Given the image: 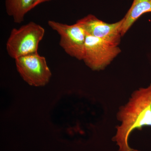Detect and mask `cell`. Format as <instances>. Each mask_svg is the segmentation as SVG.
Masks as SVG:
<instances>
[{
	"label": "cell",
	"mask_w": 151,
	"mask_h": 151,
	"mask_svg": "<svg viewBox=\"0 0 151 151\" xmlns=\"http://www.w3.org/2000/svg\"><path fill=\"white\" fill-rule=\"evenodd\" d=\"M76 23L84 29L86 34L119 45L122 36L123 19L114 23L105 22L89 14Z\"/></svg>",
	"instance_id": "cell-6"
},
{
	"label": "cell",
	"mask_w": 151,
	"mask_h": 151,
	"mask_svg": "<svg viewBox=\"0 0 151 151\" xmlns=\"http://www.w3.org/2000/svg\"><path fill=\"white\" fill-rule=\"evenodd\" d=\"M52 1V0H35L34 4L33 6V8L34 9L36 7L39 5L41 4L50 1Z\"/></svg>",
	"instance_id": "cell-9"
},
{
	"label": "cell",
	"mask_w": 151,
	"mask_h": 151,
	"mask_svg": "<svg viewBox=\"0 0 151 151\" xmlns=\"http://www.w3.org/2000/svg\"><path fill=\"white\" fill-rule=\"evenodd\" d=\"M45 30L40 25L31 22L18 29L13 28L6 44L8 54L14 59L38 52Z\"/></svg>",
	"instance_id": "cell-2"
},
{
	"label": "cell",
	"mask_w": 151,
	"mask_h": 151,
	"mask_svg": "<svg viewBox=\"0 0 151 151\" xmlns=\"http://www.w3.org/2000/svg\"><path fill=\"white\" fill-rule=\"evenodd\" d=\"M121 52L118 45L86 34L82 60L92 70H103Z\"/></svg>",
	"instance_id": "cell-3"
},
{
	"label": "cell",
	"mask_w": 151,
	"mask_h": 151,
	"mask_svg": "<svg viewBox=\"0 0 151 151\" xmlns=\"http://www.w3.org/2000/svg\"><path fill=\"white\" fill-rule=\"evenodd\" d=\"M117 119L122 122L113 140L119 146V151H137L130 147L128 139L134 130L151 127V84L133 92L128 103L119 108Z\"/></svg>",
	"instance_id": "cell-1"
},
{
	"label": "cell",
	"mask_w": 151,
	"mask_h": 151,
	"mask_svg": "<svg viewBox=\"0 0 151 151\" xmlns=\"http://www.w3.org/2000/svg\"><path fill=\"white\" fill-rule=\"evenodd\" d=\"M35 0H5V6L6 13L12 17L16 24H21L24 17L32 10Z\"/></svg>",
	"instance_id": "cell-8"
},
{
	"label": "cell",
	"mask_w": 151,
	"mask_h": 151,
	"mask_svg": "<svg viewBox=\"0 0 151 151\" xmlns=\"http://www.w3.org/2000/svg\"><path fill=\"white\" fill-rule=\"evenodd\" d=\"M47 24L60 36V45L66 54L78 60H82L86 35L84 29L76 22L68 25L49 20Z\"/></svg>",
	"instance_id": "cell-5"
},
{
	"label": "cell",
	"mask_w": 151,
	"mask_h": 151,
	"mask_svg": "<svg viewBox=\"0 0 151 151\" xmlns=\"http://www.w3.org/2000/svg\"><path fill=\"white\" fill-rule=\"evenodd\" d=\"M15 61L20 75L29 85L42 86L49 82L51 71L46 58L38 52L18 58Z\"/></svg>",
	"instance_id": "cell-4"
},
{
	"label": "cell",
	"mask_w": 151,
	"mask_h": 151,
	"mask_svg": "<svg viewBox=\"0 0 151 151\" xmlns=\"http://www.w3.org/2000/svg\"><path fill=\"white\" fill-rule=\"evenodd\" d=\"M148 12H151V0H134L129 9L122 19V36L143 14Z\"/></svg>",
	"instance_id": "cell-7"
}]
</instances>
